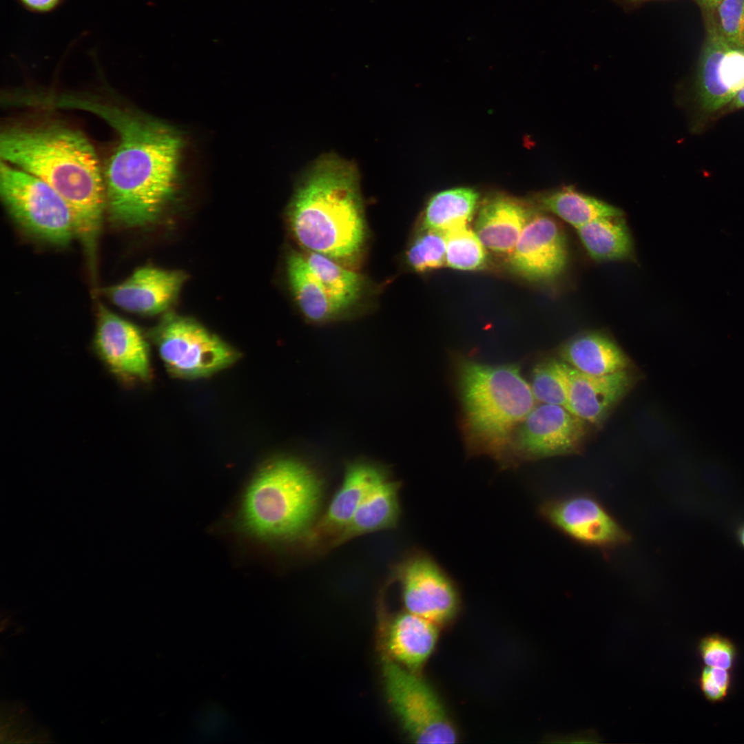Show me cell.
<instances>
[{
    "mask_svg": "<svg viewBox=\"0 0 744 744\" xmlns=\"http://www.w3.org/2000/svg\"><path fill=\"white\" fill-rule=\"evenodd\" d=\"M61 105L93 113L117 132L104 176L112 220L127 227L153 222L176 189L180 137L165 125L94 98L65 94Z\"/></svg>",
    "mask_w": 744,
    "mask_h": 744,
    "instance_id": "cell-1",
    "label": "cell"
},
{
    "mask_svg": "<svg viewBox=\"0 0 744 744\" xmlns=\"http://www.w3.org/2000/svg\"><path fill=\"white\" fill-rule=\"evenodd\" d=\"M5 161L42 180L65 201L75 234L92 258L106 207V192L96 153L88 139L56 124L15 127L1 134Z\"/></svg>",
    "mask_w": 744,
    "mask_h": 744,
    "instance_id": "cell-2",
    "label": "cell"
},
{
    "mask_svg": "<svg viewBox=\"0 0 744 744\" xmlns=\"http://www.w3.org/2000/svg\"><path fill=\"white\" fill-rule=\"evenodd\" d=\"M356 166L329 154L303 174L288 208L293 235L306 251L346 266L360 256L366 225Z\"/></svg>",
    "mask_w": 744,
    "mask_h": 744,
    "instance_id": "cell-3",
    "label": "cell"
},
{
    "mask_svg": "<svg viewBox=\"0 0 744 744\" xmlns=\"http://www.w3.org/2000/svg\"><path fill=\"white\" fill-rule=\"evenodd\" d=\"M463 426L471 450L507 462L515 432L537 402L515 364L456 363Z\"/></svg>",
    "mask_w": 744,
    "mask_h": 744,
    "instance_id": "cell-4",
    "label": "cell"
},
{
    "mask_svg": "<svg viewBox=\"0 0 744 744\" xmlns=\"http://www.w3.org/2000/svg\"><path fill=\"white\" fill-rule=\"evenodd\" d=\"M323 484L309 464L281 457L266 465L245 497L243 517L255 533L268 538L305 537L313 526Z\"/></svg>",
    "mask_w": 744,
    "mask_h": 744,
    "instance_id": "cell-5",
    "label": "cell"
},
{
    "mask_svg": "<svg viewBox=\"0 0 744 744\" xmlns=\"http://www.w3.org/2000/svg\"><path fill=\"white\" fill-rule=\"evenodd\" d=\"M0 193L11 218L34 237L64 246L76 235L72 212L63 198L42 180L3 161Z\"/></svg>",
    "mask_w": 744,
    "mask_h": 744,
    "instance_id": "cell-6",
    "label": "cell"
},
{
    "mask_svg": "<svg viewBox=\"0 0 744 744\" xmlns=\"http://www.w3.org/2000/svg\"><path fill=\"white\" fill-rule=\"evenodd\" d=\"M167 371L181 378L209 376L234 363L237 351L193 320L170 316L153 333Z\"/></svg>",
    "mask_w": 744,
    "mask_h": 744,
    "instance_id": "cell-7",
    "label": "cell"
},
{
    "mask_svg": "<svg viewBox=\"0 0 744 744\" xmlns=\"http://www.w3.org/2000/svg\"><path fill=\"white\" fill-rule=\"evenodd\" d=\"M383 670L389 702L411 737L422 743H455V728L433 690L393 661H386Z\"/></svg>",
    "mask_w": 744,
    "mask_h": 744,
    "instance_id": "cell-8",
    "label": "cell"
},
{
    "mask_svg": "<svg viewBox=\"0 0 744 744\" xmlns=\"http://www.w3.org/2000/svg\"><path fill=\"white\" fill-rule=\"evenodd\" d=\"M586 424L564 406L535 405L516 429L510 454L520 460H536L577 453Z\"/></svg>",
    "mask_w": 744,
    "mask_h": 744,
    "instance_id": "cell-9",
    "label": "cell"
},
{
    "mask_svg": "<svg viewBox=\"0 0 744 744\" xmlns=\"http://www.w3.org/2000/svg\"><path fill=\"white\" fill-rule=\"evenodd\" d=\"M694 87L696 106L705 117L722 114L744 88V49L727 43L708 22Z\"/></svg>",
    "mask_w": 744,
    "mask_h": 744,
    "instance_id": "cell-10",
    "label": "cell"
},
{
    "mask_svg": "<svg viewBox=\"0 0 744 744\" xmlns=\"http://www.w3.org/2000/svg\"><path fill=\"white\" fill-rule=\"evenodd\" d=\"M541 516L563 534L585 546L612 549L627 544L628 533L593 496L577 494L544 503Z\"/></svg>",
    "mask_w": 744,
    "mask_h": 744,
    "instance_id": "cell-11",
    "label": "cell"
},
{
    "mask_svg": "<svg viewBox=\"0 0 744 744\" xmlns=\"http://www.w3.org/2000/svg\"><path fill=\"white\" fill-rule=\"evenodd\" d=\"M395 573L409 612L435 623H444L454 615L458 604L455 585L428 555H411L396 568Z\"/></svg>",
    "mask_w": 744,
    "mask_h": 744,
    "instance_id": "cell-12",
    "label": "cell"
},
{
    "mask_svg": "<svg viewBox=\"0 0 744 744\" xmlns=\"http://www.w3.org/2000/svg\"><path fill=\"white\" fill-rule=\"evenodd\" d=\"M94 349L105 366L123 383L150 380L149 346L142 332L102 305L97 313Z\"/></svg>",
    "mask_w": 744,
    "mask_h": 744,
    "instance_id": "cell-13",
    "label": "cell"
},
{
    "mask_svg": "<svg viewBox=\"0 0 744 744\" xmlns=\"http://www.w3.org/2000/svg\"><path fill=\"white\" fill-rule=\"evenodd\" d=\"M567 259L564 231L552 218L537 209L509 254L512 269L529 280L546 281L563 271Z\"/></svg>",
    "mask_w": 744,
    "mask_h": 744,
    "instance_id": "cell-14",
    "label": "cell"
},
{
    "mask_svg": "<svg viewBox=\"0 0 744 744\" xmlns=\"http://www.w3.org/2000/svg\"><path fill=\"white\" fill-rule=\"evenodd\" d=\"M387 476L384 466L371 460L362 458L348 462L340 488L304 537L307 542L316 545L329 540L331 546L369 492Z\"/></svg>",
    "mask_w": 744,
    "mask_h": 744,
    "instance_id": "cell-15",
    "label": "cell"
},
{
    "mask_svg": "<svg viewBox=\"0 0 744 744\" xmlns=\"http://www.w3.org/2000/svg\"><path fill=\"white\" fill-rule=\"evenodd\" d=\"M185 279L186 275L179 271L143 267L123 282L107 288L105 293L123 310L156 314L174 302Z\"/></svg>",
    "mask_w": 744,
    "mask_h": 744,
    "instance_id": "cell-16",
    "label": "cell"
},
{
    "mask_svg": "<svg viewBox=\"0 0 744 744\" xmlns=\"http://www.w3.org/2000/svg\"><path fill=\"white\" fill-rule=\"evenodd\" d=\"M561 364L568 383V409L588 424L601 423L634 380L628 370L595 375L577 371L562 360Z\"/></svg>",
    "mask_w": 744,
    "mask_h": 744,
    "instance_id": "cell-17",
    "label": "cell"
},
{
    "mask_svg": "<svg viewBox=\"0 0 744 744\" xmlns=\"http://www.w3.org/2000/svg\"><path fill=\"white\" fill-rule=\"evenodd\" d=\"M537 209L531 201L504 194L494 195L479 206L475 232L486 249L510 254Z\"/></svg>",
    "mask_w": 744,
    "mask_h": 744,
    "instance_id": "cell-18",
    "label": "cell"
},
{
    "mask_svg": "<svg viewBox=\"0 0 744 744\" xmlns=\"http://www.w3.org/2000/svg\"><path fill=\"white\" fill-rule=\"evenodd\" d=\"M287 275L294 299L309 322L327 323L340 318L347 312L318 280L302 253L292 251L288 256Z\"/></svg>",
    "mask_w": 744,
    "mask_h": 744,
    "instance_id": "cell-19",
    "label": "cell"
},
{
    "mask_svg": "<svg viewBox=\"0 0 744 744\" xmlns=\"http://www.w3.org/2000/svg\"><path fill=\"white\" fill-rule=\"evenodd\" d=\"M400 484L389 476L366 495L353 517L331 546L356 537L394 527L399 519Z\"/></svg>",
    "mask_w": 744,
    "mask_h": 744,
    "instance_id": "cell-20",
    "label": "cell"
},
{
    "mask_svg": "<svg viewBox=\"0 0 744 744\" xmlns=\"http://www.w3.org/2000/svg\"><path fill=\"white\" fill-rule=\"evenodd\" d=\"M562 361L582 373L595 375L628 370L630 361L609 337L597 332L572 338L559 351Z\"/></svg>",
    "mask_w": 744,
    "mask_h": 744,
    "instance_id": "cell-21",
    "label": "cell"
},
{
    "mask_svg": "<svg viewBox=\"0 0 744 744\" xmlns=\"http://www.w3.org/2000/svg\"><path fill=\"white\" fill-rule=\"evenodd\" d=\"M437 636L436 623L408 612L392 621L386 646L393 659L410 670H417L433 651Z\"/></svg>",
    "mask_w": 744,
    "mask_h": 744,
    "instance_id": "cell-22",
    "label": "cell"
},
{
    "mask_svg": "<svg viewBox=\"0 0 744 744\" xmlns=\"http://www.w3.org/2000/svg\"><path fill=\"white\" fill-rule=\"evenodd\" d=\"M531 202L538 209L556 215L576 229L601 217L623 214L620 209L569 186L539 193Z\"/></svg>",
    "mask_w": 744,
    "mask_h": 744,
    "instance_id": "cell-23",
    "label": "cell"
},
{
    "mask_svg": "<svg viewBox=\"0 0 744 744\" xmlns=\"http://www.w3.org/2000/svg\"><path fill=\"white\" fill-rule=\"evenodd\" d=\"M588 255L597 261H612L628 257L632 241L623 216H604L577 229Z\"/></svg>",
    "mask_w": 744,
    "mask_h": 744,
    "instance_id": "cell-24",
    "label": "cell"
},
{
    "mask_svg": "<svg viewBox=\"0 0 744 744\" xmlns=\"http://www.w3.org/2000/svg\"><path fill=\"white\" fill-rule=\"evenodd\" d=\"M479 204V194L471 187H455L441 191L427 202L421 229L445 232L468 225Z\"/></svg>",
    "mask_w": 744,
    "mask_h": 744,
    "instance_id": "cell-25",
    "label": "cell"
},
{
    "mask_svg": "<svg viewBox=\"0 0 744 744\" xmlns=\"http://www.w3.org/2000/svg\"><path fill=\"white\" fill-rule=\"evenodd\" d=\"M303 256L322 286L347 311L361 298L364 289L361 275L322 254L306 251Z\"/></svg>",
    "mask_w": 744,
    "mask_h": 744,
    "instance_id": "cell-26",
    "label": "cell"
},
{
    "mask_svg": "<svg viewBox=\"0 0 744 744\" xmlns=\"http://www.w3.org/2000/svg\"><path fill=\"white\" fill-rule=\"evenodd\" d=\"M446 263L454 269L473 271L482 269L487 260L486 247L468 225L444 232Z\"/></svg>",
    "mask_w": 744,
    "mask_h": 744,
    "instance_id": "cell-27",
    "label": "cell"
},
{
    "mask_svg": "<svg viewBox=\"0 0 744 744\" xmlns=\"http://www.w3.org/2000/svg\"><path fill=\"white\" fill-rule=\"evenodd\" d=\"M530 386L537 402L568 409V383L561 361L550 360L537 364Z\"/></svg>",
    "mask_w": 744,
    "mask_h": 744,
    "instance_id": "cell-28",
    "label": "cell"
},
{
    "mask_svg": "<svg viewBox=\"0 0 744 744\" xmlns=\"http://www.w3.org/2000/svg\"><path fill=\"white\" fill-rule=\"evenodd\" d=\"M409 267L420 273L442 267L446 262L444 232L421 229L406 253Z\"/></svg>",
    "mask_w": 744,
    "mask_h": 744,
    "instance_id": "cell-29",
    "label": "cell"
},
{
    "mask_svg": "<svg viewBox=\"0 0 744 744\" xmlns=\"http://www.w3.org/2000/svg\"><path fill=\"white\" fill-rule=\"evenodd\" d=\"M705 12L706 22L727 43L744 49V0H721Z\"/></svg>",
    "mask_w": 744,
    "mask_h": 744,
    "instance_id": "cell-30",
    "label": "cell"
},
{
    "mask_svg": "<svg viewBox=\"0 0 744 744\" xmlns=\"http://www.w3.org/2000/svg\"><path fill=\"white\" fill-rule=\"evenodd\" d=\"M698 652L705 666L731 670L736 662L737 650L732 640L719 634L701 639Z\"/></svg>",
    "mask_w": 744,
    "mask_h": 744,
    "instance_id": "cell-31",
    "label": "cell"
},
{
    "mask_svg": "<svg viewBox=\"0 0 744 744\" xmlns=\"http://www.w3.org/2000/svg\"><path fill=\"white\" fill-rule=\"evenodd\" d=\"M732 684L729 670L705 666L701 670L699 685L705 699L716 703L727 697Z\"/></svg>",
    "mask_w": 744,
    "mask_h": 744,
    "instance_id": "cell-32",
    "label": "cell"
},
{
    "mask_svg": "<svg viewBox=\"0 0 744 744\" xmlns=\"http://www.w3.org/2000/svg\"><path fill=\"white\" fill-rule=\"evenodd\" d=\"M26 11L37 14H46L59 8L66 0H16Z\"/></svg>",
    "mask_w": 744,
    "mask_h": 744,
    "instance_id": "cell-33",
    "label": "cell"
},
{
    "mask_svg": "<svg viewBox=\"0 0 744 744\" xmlns=\"http://www.w3.org/2000/svg\"><path fill=\"white\" fill-rule=\"evenodd\" d=\"M742 109H744V88L735 96L723 112V114H727Z\"/></svg>",
    "mask_w": 744,
    "mask_h": 744,
    "instance_id": "cell-34",
    "label": "cell"
},
{
    "mask_svg": "<svg viewBox=\"0 0 744 744\" xmlns=\"http://www.w3.org/2000/svg\"><path fill=\"white\" fill-rule=\"evenodd\" d=\"M734 537L738 545L744 550V521L740 522L735 528Z\"/></svg>",
    "mask_w": 744,
    "mask_h": 744,
    "instance_id": "cell-35",
    "label": "cell"
},
{
    "mask_svg": "<svg viewBox=\"0 0 744 744\" xmlns=\"http://www.w3.org/2000/svg\"><path fill=\"white\" fill-rule=\"evenodd\" d=\"M703 8L704 11L713 9L721 0H695Z\"/></svg>",
    "mask_w": 744,
    "mask_h": 744,
    "instance_id": "cell-36",
    "label": "cell"
}]
</instances>
